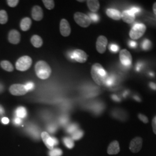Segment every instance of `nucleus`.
<instances>
[{"label": "nucleus", "instance_id": "1", "mask_svg": "<svg viewBox=\"0 0 156 156\" xmlns=\"http://www.w3.org/2000/svg\"><path fill=\"white\" fill-rule=\"evenodd\" d=\"M91 75L94 81L99 86L103 85L108 77L105 69L99 63L93 65L91 69Z\"/></svg>", "mask_w": 156, "mask_h": 156}, {"label": "nucleus", "instance_id": "2", "mask_svg": "<svg viewBox=\"0 0 156 156\" xmlns=\"http://www.w3.org/2000/svg\"><path fill=\"white\" fill-rule=\"evenodd\" d=\"M35 71L37 76L41 79H47L51 73L49 65L44 61L38 62L35 66Z\"/></svg>", "mask_w": 156, "mask_h": 156}, {"label": "nucleus", "instance_id": "3", "mask_svg": "<svg viewBox=\"0 0 156 156\" xmlns=\"http://www.w3.org/2000/svg\"><path fill=\"white\" fill-rule=\"evenodd\" d=\"M146 30V27L144 24L138 23L132 27L129 35L132 39L136 40L140 38L145 33Z\"/></svg>", "mask_w": 156, "mask_h": 156}, {"label": "nucleus", "instance_id": "4", "mask_svg": "<svg viewBox=\"0 0 156 156\" xmlns=\"http://www.w3.org/2000/svg\"><path fill=\"white\" fill-rule=\"evenodd\" d=\"M33 63L32 58L28 56L20 57L16 62V68L20 71H26L31 67Z\"/></svg>", "mask_w": 156, "mask_h": 156}, {"label": "nucleus", "instance_id": "5", "mask_svg": "<svg viewBox=\"0 0 156 156\" xmlns=\"http://www.w3.org/2000/svg\"><path fill=\"white\" fill-rule=\"evenodd\" d=\"M74 20L79 26L83 28L88 27L91 23L90 17L80 12H77L74 14Z\"/></svg>", "mask_w": 156, "mask_h": 156}, {"label": "nucleus", "instance_id": "6", "mask_svg": "<svg viewBox=\"0 0 156 156\" xmlns=\"http://www.w3.org/2000/svg\"><path fill=\"white\" fill-rule=\"evenodd\" d=\"M119 58L121 63L122 64L124 67H130L132 64L133 62V58L129 51H128L127 49H122L120 50L119 54Z\"/></svg>", "mask_w": 156, "mask_h": 156}, {"label": "nucleus", "instance_id": "7", "mask_svg": "<svg viewBox=\"0 0 156 156\" xmlns=\"http://www.w3.org/2000/svg\"><path fill=\"white\" fill-rule=\"evenodd\" d=\"M9 92L13 95L20 96L26 94L28 92V90L24 84H14L10 86Z\"/></svg>", "mask_w": 156, "mask_h": 156}, {"label": "nucleus", "instance_id": "8", "mask_svg": "<svg viewBox=\"0 0 156 156\" xmlns=\"http://www.w3.org/2000/svg\"><path fill=\"white\" fill-rule=\"evenodd\" d=\"M108 45V39L105 36L100 35L98 37L96 42V49L98 53L103 54L105 52Z\"/></svg>", "mask_w": 156, "mask_h": 156}, {"label": "nucleus", "instance_id": "9", "mask_svg": "<svg viewBox=\"0 0 156 156\" xmlns=\"http://www.w3.org/2000/svg\"><path fill=\"white\" fill-rule=\"evenodd\" d=\"M142 139L140 137H135L133 140H131L129 144V150L134 153L139 152L142 147Z\"/></svg>", "mask_w": 156, "mask_h": 156}, {"label": "nucleus", "instance_id": "10", "mask_svg": "<svg viewBox=\"0 0 156 156\" xmlns=\"http://www.w3.org/2000/svg\"><path fill=\"white\" fill-rule=\"evenodd\" d=\"M87 57L86 53L81 49H76L73 53V58L80 63H84L87 62Z\"/></svg>", "mask_w": 156, "mask_h": 156}, {"label": "nucleus", "instance_id": "11", "mask_svg": "<svg viewBox=\"0 0 156 156\" xmlns=\"http://www.w3.org/2000/svg\"><path fill=\"white\" fill-rule=\"evenodd\" d=\"M60 31L62 36L65 37H68L71 34V28L70 24L67 21V20L65 19H62L60 21Z\"/></svg>", "mask_w": 156, "mask_h": 156}, {"label": "nucleus", "instance_id": "12", "mask_svg": "<svg viewBox=\"0 0 156 156\" xmlns=\"http://www.w3.org/2000/svg\"><path fill=\"white\" fill-rule=\"evenodd\" d=\"M20 34L17 30H12L8 34V41L12 44H18L20 41Z\"/></svg>", "mask_w": 156, "mask_h": 156}, {"label": "nucleus", "instance_id": "13", "mask_svg": "<svg viewBox=\"0 0 156 156\" xmlns=\"http://www.w3.org/2000/svg\"><path fill=\"white\" fill-rule=\"evenodd\" d=\"M31 16L34 20L41 21L44 17V12L42 8L38 5L33 6L31 10Z\"/></svg>", "mask_w": 156, "mask_h": 156}, {"label": "nucleus", "instance_id": "14", "mask_svg": "<svg viewBox=\"0 0 156 156\" xmlns=\"http://www.w3.org/2000/svg\"><path fill=\"white\" fill-rule=\"evenodd\" d=\"M41 138H42V140H43L44 143L46 145V146L49 149H50L51 151L54 149L55 145H54V142H53V137H51L49 135V134H48L47 132H46V131L42 132L41 134Z\"/></svg>", "mask_w": 156, "mask_h": 156}, {"label": "nucleus", "instance_id": "15", "mask_svg": "<svg viewBox=\"0 0 156 156\" xmlns=\"http://www.w3.org/2000/svg\"><path fill=\"white\" fill-rule=\"evenodd\" d=\"M122 19L123 22L127 24H131L135 20V15L130 10H125L122 13Z\"/></svg>", "mask_w": 156, "mask_h": 156}, {"label": "nucleus", "instance_id": "16", "mask_svg": "<svg viewBox=\"0 0 156 156\" xmlns=\"http://www.w3.org/2000/svg\"><path fill=\"white\" fill-rule=\"evenodd\" d=\"M120 151V146L119 144L117 142V140H114L113 142H112L111 143L109 144L108 147V150L107 152L108 154L110 155H113V154H117Z\"/></svg>", "mask_w": 156, "mask_h": 156}, {"label": "nucleus", "instance_id": "17", "mask_svg": "<svg viewBox=\"0 0 156 156\" xmlns=\"http://www.w3.org/2000/svg\"><path fill=\"white\" fill-rule=\"evenodd\" d=\"M107 16L115 20H120L122 19V13L116 9L109 8L106 10Z\"/></svg>", "mask_w": 156, "mask_h": 156}, {"label": "nucleus", "instance_id": "18", "mask_svg": "<svg viewBox=\"0 0 156 156\" xmlns=\"http://www.w3.org/2000/svg\"><path fill=\"white\" fill-rule=\"evenodd\" d=\"M87 5L90 11L96 12L100 9V4L97 0H88L86 1Z\"/></svg>", "mask_w": 156, "mask_h": 156}, {"label": "nucleus", "instance_id": "19", "mask_svg": "<svg viewBox=\"0 0 156 156\" xmlns=\"http://www.w3.org/2000/svg\"><path fill=\"white\" fill-rule=\"evenodd\" d=\"M32 24V21L28 17L23 18L20 23V27L23 31H27L29 30Z\"/></svg>", "mask_w": 156, "mask_h": 156}, {"label": "nucleus", "instance_id": "20", "mask_svg": "<svg viewBox=\"0 0 156 156\" xmlns=\"http://www.w3.org/2000/svg\"><path fill=\"white\" fill-rule=\"evenodd\" d=\"M31 42L36 48H39L43 45V40L38 35H34L31 38Z\"/></svg>", "mask_w": 156, "mask_h": 156}, {"label": "nucleus", "instance_id": "21", "mask_svg": "<svg viewBox=\"0 0 156 156\" xmlns=\"http://www.w3.org/2000/svg\"><path fill=\"white\" fill-rule=\"evenodd\" d=\"M0 65L2 68L7 72H12L14 70V67L12 64L11 62H10L9 61H2L0 62Z\"/></svg>", "mask_w": 156, "mask_h": 156}, {"label": "nucleus", "instance_id": "22", "mask_svg": "<svg viewBox=\"0 0 156 156\" xmlns=\"http://www.w3.org/2000/svg\"><path fill=\"white\" fill-rule=\"evenodd\" d=\"M8 16L7 12L5 10L0 11V24H4L8 22Z\"/></svg>", "mask_w": 156, "mask_h": 156}, {"label": "nucleus", "instance_id": "23", "mask_svg": "<svg viewBox=\"0 0 156 156\" xmlns=\"http://www.w3.org/2000/svg\"><path fill=\"white\" fill-rule=\"evenodd\" d=\"M17 116L19 118H24L27 115V111L25 108L24 107H19L17 109L16 112Z\"/></svg>", "mask_w": 156, "mask_h": 156}, {"label": "nucleus", "instance_id": "24", "mask_svg": "<svg viewBox=\"0 0 156 156\" xmlns=\"http://www.w3.org/2000/svg\"><path fill=\"white\" fill-rule=\"evenodd\" d=\"M63 142H64V144L66 145V146L68 149H73L74 147L75 144H74L73 140L71 138H69V137L64 138L63 139Z\"/></svg>", "mask_w": 156, "mask_h": 156}, {"label": "nucleus", "instance_id": "25", "mask_svg": "<svg viewBox=\"0 0 156 156\" xmlns=\"http://www.w3.org/2000/svg\"><path fill=\"white\" fill-rule=\"evenodd\" d=\"M42 2L44 3V5L46 9L49 10H51L55 8V1L53 0H43Z\"/></svg>", "mask_w": 156, "mask_h": 156}, {"label": "nucleus", "instance_id": "26", "mask_svg": "<svg viewBox=\"0 0 156 156\" xmlns=\"http://www.w3.org/2000/svg\"><path fill=\"white\" fill-rule=\"evenodd\" d=\"M141 47L144 50H149L151 48V41L147 39H145L142 42Z\"/></svg>", "mask_w": 156, "mask_h": 156}, {"label": "nucleus", "instance_id": "27", "mask_svg": "<svg viewBox=\"0 0 156 156\" xmlns=\"http://www.w3.org/2000/svg\"><path fill=\"white\" fill-rule=\"evenodd\" d=\"M83 135V132L81 130H76L72 135V139L73 140H79L82 138Z\"/></svg>", "mask_w": 156, "mask_h": 156}, {"label": "nucleus", "instance_id": "28", "mask_svg": "<svg viewBox=\"0 0 156 156\" xmlns=\"http://www.w3.org/2000/svg\"><path fill=\"white\" fill-rule=\"evenodd\" d=\"M49 154V156H62V151L58 148L53 149L50 151Z\"/></svg>", "mask_w": 156, "mask_h": 156}, {"label": "nucleus", "instance_id": "29", "mask_svg": "<svg viewBox=\"0 0 156 156\" xmlns=\"http://www.w3.org/2000/svg\"><path fill=\"white\" fill-rule=\"evenodd\" d=\"M6 2H7L8 5L10 7L14 8L17 5V4L19 2V0H8Z\"/></svg>", "mask_w": 156, "mask_h": 156}, {"label": "nucleus", "instance_id": "30", "mask_svg": "<svg viewBox=\"0 0 156 156\" xmlns=\"http://www.w3.org/2000/svg\"><path fill=\"white\" fill-rule=\"evenodd\" d=\"M109 49L113 53H117L119 50V46L116 44H111L109 46Z\"/></svg>", "mask_w": 156, "mask_h": 156}, {"label": "nucleus", "instance_id": "31", "mask_svg": "<svg viewBox=\"0 0 156 156\" xmlns=\"http://www.w3.org/2000/svg\"><path fill=\"white\" fill-rule=\"evenodd\" d=\"M138 118H139V119H140V120L141 122H142L143 123H144L145 124H147V123L149 122L148 118L146 117L144 115L140 113V114H138Z\"/></svg>", "mask_w": 156, "mask_h": 156}, {"label": "nucleus", "instance_id": "32", "mask_svg": "<svg viewBox=\"0 0 156 156\" xmlns=\"http://www.w3.org/2000/svg\"><path fill=\"white\" fill-rule=\"evenodd\" d=\"M113 83H114V79L112 77H107L106 80L104 83V84H106L108 86H112Z\"/></svg>", "mask_w": 156, "mask_h": 156}, {"label": "nucleus", "instance_id": "33", "mask_svg": "<svg viewBox=\"0 0 156 156\" xmlns=\"http://www.w3.org/2000/svg\"><path fill=\"white\" fill-rule=\"evenodd\" d=\"M129 10H130L132 12L134 15H135L136 13H138L141 11V9L139 7H136V6H133V7L131 8L130 9H129Z\"/></svg>", "mask_w": 156, "mask_h": 156}, {"label": "nucleus", "instance_id": "34", "mask_svg": "<svg viewBox=\"0 0 156 156\" xmlns=\"http://www.w3.org/2000/svg\"><path fill=\"white\" fill-rule=\"evenodd\" d=\"M76 130H77L76 126V125H74V124L70 126L68 128V132L69 133H73Z\"/></svg>", "mask_w": 156, "mask_h": 156}, {"label": "nucleus", "instance_id": "35", "mask_svg": "<svg viewBox=\"0 0 156 156\" xmlns=\"http://www.w3.org/2000/svg\"><path fill=\"white\" fill-rule=\"evenodd\" d=\"M90 18L91 21L93 20L94 22H97L99 20V17L96 14L91 13V14H90Z\"/></svg>", "mask_w": 156, "mask_h": 156}, {"label": "nucleus", "instance_id": "36", "mask_svg": "<svg viewBox=\"0 0 156 156\" xmlns=\"http://www.w3.org/2000/svg\"><path fill=\"white\" fill-rule=\"evenodd\" d=\"M128 46L130 47L131 48H135L137 46V43L136 42L133 41H129L128 42Z\"/></svg>", "mask_w": 156, "mask_h": 156}, {"label": "nucleus", "instance_id": "37", "mask_svg": "<svg viewBox=\"0 0 156 156\" xmlns=\"http://www.w3.org/2000/svg\"><path fill=\"white\" fill-rule=\"evenodd\" d=\"M152 127H153V131L154 133L156 135V116L153 118L152 120Z\"/></svg>", "mask_w": 156, "mask_h": 156}, {"label": "nucleus", "instance_id": "38", "mask_svg": "<svg viewBox=\"0 0 156 156\" xmlns=\"http://www.w3.org/2000/svg\"><path fill=\"white\" fill-rule=\"evenodd\" d=\"M25 86L28 91V90H31L33 89L34 87V84L32 82H28L25 85Z\"/></svg>", "mask_w": 156, "mask_h": 156}, {"label": "nucleus", "instance_id": "39", "mask_svg": "<svg viewBox=\"0 0 156 156\" xmlns=\"http://www.w3.org/2000/svg\"><path fill=\"white\" fill-rule=\"evenodd\" d=\"M2 122L4 123V124H8L9 122V120L8 118L4 117V118L2 119Z\"/></svg>", "mask_w": 156, "mask_h": 156}, {"label": "nucleus", "instance_id": "40", "mask_svg": "<svg viewBox=\"0 0 156 156\" xmlns=\"http://www.w3.org/2000/svg\"><path fill=\"white\" fill-rule=\"evenodd\" d=\"M15 123H16V124H20V123H22V120H21L20 118H19V117L16 118L15 119Z\"/></svg>", "mask_w": 156, "mask_h": 156}, {"label": "nucleus", "instance_id": "41", "mask_svg": "<svg viewBox=\"0 0 156 156\" xmlns=\"http://www.w3.org/2000/svg\"><path fill=\"white\" fill-rule=\"evenodd\" d=\"M150 86H151V89L154 90H156V84H154V83H151V84H150Z\"/></svg>", "mask_w": 156, "mask_h": 156}, {"label": "nucleus", "instance_id": "42", "mask_svg": "<svg viewBox=\"0 0 156 156\" xmlns=\"http://www.w3.org/2000/svg\"><path fill=\"white\" fill-rule=\"evenodd\" d=\"M53 142H54L55 146H57V145L58 144V140L56 139V138L53 137Z\"/></svg>", "mask_w": 156, "mask_h": 156}, {"label": "nucleus", "instance_id": "43", "mask_svg": "<svg viewBox=\"0 0 156 156\" xmlns=\"http://www.w3.org/2000/svg\"><path fill=\"white\" fill-rule=\"evenodd\" d=\"M153 10L154 14L156 15V2L153 5Z\"/></svg>", "mask_w": 156, "mask_h": 156}, {"label": "nucleus", "instance_id": "44", "mask_svg": "<svg viewBox=\"0 0 156 156\" xmlns=\"http://www.w3.org/2000/svg\"><path fill=\"white\" fill-rule=\"evenodd\" d=\"M3 112H4V111H3V110H2V108L1 107H0V113H2Z\"/></svg>", "mask_w": 156, "mask_h": 156}, {"label": "nucleus", "instance_id": "45", "mask_svg": "<svg viewBox=\"0 0 156 156\" xmlns=\"http://www.w3.org/2000/svg\"><path fill=\"white\" fill-rule=\"evenodd\" d=\"M79 2H84V1H78Z\"/></svg>", "mask_w": 156, "mask_h": 156}]
</instances>
